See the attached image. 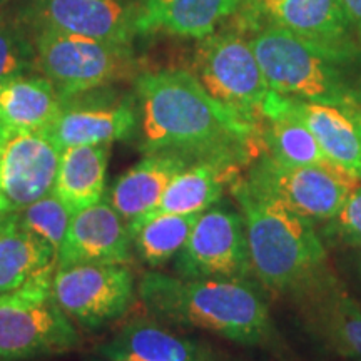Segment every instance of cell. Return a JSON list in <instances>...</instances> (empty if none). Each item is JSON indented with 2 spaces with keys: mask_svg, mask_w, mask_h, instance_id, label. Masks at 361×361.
<instances>
[{
  "mask_svg": "<svg viewBox=\"0 0 361 361\" xmlns=\"http://www.w3.org/2000/svg\"><path fill=\"white\" fill-rule=\"evenodd\" d=\"M135 141L144 154H176L243 171L263 154L261 123L214 99L192 72L162 69L134 78Z\"/></svg>",
  "mask_w": 361,
  "mask_h": 361,
  "instance_id": "6da1fadb",
  "label": "cell"
},
{
  "mask_svg": "<svg viewBox=\"0 0 361 361\" xmlns=\"http://www.w3.org/2000/svg\"><path fill=\"white\" fill-rule=\"evenodd\" d=\"M137 296L157 322L204 329L246 346L268 345L273 319L268 303L251 279H184L149 271Z\"/></svg>",
  "mask_w": 361,
  "mask_h": 361,
  "instance_id": "7a4b0ae2",
  "label": "cell"
},
{
  "mask_svg": "<svg viewBox=\"0 0 361 361\" xmlns=\"http://www.w3.org/2000/svg\"><path fill=\"white\" fill-rule=\"evenodd\" d=\"M246 224L252 276L274 296L293 291L328 266L318 226L247 186L243 174L229 184Z\"/></svg>",
  "mask_w": 361,
  "mask_h": 361,
  "instance_id": "3957f363",
  "label": "cell"
},
{
  "mask_svg": "<svg viewBox=\"0 0 361 361\" xmlns=\"http://www.w3.org/2000/svg\"><path fill=\"white\" fill-rule=\"evenodd\" d=\"M271 90L310 102L361 106V49L333 47L269 27L246 32Z\"/></svg>",
  "mask_w": 361,
  "mask_h": 361,
  "instance_id": "277c9868",
  "label": "cell"
},
{
  "mask_svg": "<svg viewBox=\"0 0 361 361\" xmlns=\"http://www.w3.org/2000/svg\"><path fill=\"white\" fill-rule=\"evenodd\" d=\"M54 271L0 295V361L67 355L80 346L75 323L52 293Z\"/></svg>",
  "mask_w": 361,
  "mask_h": 361,
  "instance_id": "5b68a950",
  "label": "cell"
},
{
  "mask_svg": "<svg viewBox=\"0 0 361 361\" xmlns=\"http://www.w3.org/2000/svg\"><path fill=\"white\" fill-rule=\"evenodd\" d=\"M32 32L37 72L62 99L112 85L134 72V47L84 35L35 29Z\"/></svg>",
  "mask_w": 361,
  "mask_h": 361,
  "instance_id": "8992f818",
  "label": "cell"
},
{
  "mask_svg": "<svg viewBox=\"0 0 361 361\" xmlns=\"http://www.w3.org/2000/svg\"><path fill=\"white\" fill-rule=\"evenodd\" d=\"M243 178L255 192L278 201L316 226L331 219L361 186V179L335 164H283L264 152L247 166Z\"/></svg>",
  "mask_w": 361,
  "mask_h": 361,
  "instance_id": "52a82bcc",
  "label": "cell"
},
{
  "mask_svg": "<svg viewBox=\"0 0 361 361\" xmlns=\"http://www.w3.org/2000/svg\"><path fill=\"white\" fill-rule=\"evenodd\" d=\"M192 72L204 89L224 106L261 123L271 90L251 40L236 25L200 39Z\"/></svg>",
  "mask_w": 361,
  "mask_h": 361,
  "instance_id": "ba28073f",
  "label": "cell"
},
{
  "mask_svg": "<svg viewBox=\"0 0 361 361\" xmlns=\"http://www.w3.org/2000/svg\"><path fill=\"white\" fill-rule=\"evenodd\" d=\"M174 273L184 279L255 278L243 214L218 204L202 211L176 255Z\"/></svg>",
  "mask_w": 361,
  "mask_h": 361,
  "instance_id": "9c48e42d",
  "label": "cell"
},
{
  "mask_svg": "<svg viewBox=\"0 0 361 361\" xmlns=\"http://www.w3.org/2000/svg\"><path fill=\"white\" fill-rule=\"evenodd\" d=\"M59 306L80 328L97 331L123 318L137 286L128 264H72L52 274Z\"/></svg>",
  "mask_w": 361,
  "mask_h": 361,
  "instance_id": "30bf717a",
  "label": "cell"
},
{
  "mask_svg": "<svg viewBox=\"0 0 361 361\" xmlns=\"http://www.w3.org/2000/svg\"><path fill=\"white\" fill-rule=\"evenodd\" d=\"M310 338L346 361H361V303L329 266L290 296Z\"/></svg>",
  "mask_w": 361,
  "mask_h": 361,
  "instance_id": "8fae6325",
  "label": "cell"
},
{
  "mask_svg": "<svg viewBox=\"0 0 361 361\" xmlns=\"http://www.w3.org/2000/svg\"><path fill=\"white\" fill-rule=\"evenodd\" d=\"M137 101L116 84L90 89L62 99L56 119L45 129L61 149L114 144L134 139L137 130Z\"/></svg>",
  "mask_w": 361,
  "mask_h": 361,
  "instance_id": "7c38bea8",
  "label": "cell"
},
{
  "mask_svg": "<svg viewBox=\"0 0 361 361\" xmlns=\"http://www.w3.org/2000/svg\"><path fill=\"white\" fill-rule=\"evenodd\" d=\"M16 16L29 30L51 29L129 47L139 37L137 0H22Z\"/></svg>",
  "mask_w": 361,
  "mask_h": 361,
  "instance_id": "4fadbf2b",
  "label": "cell"
},
{
  "mask_svg": "<svg viewBox=\"0 0 361 361\" xmlns=\"http://www.w3.org/2000/svg\"><path fill=\"white\" fill-rule=\"evenodd\" d=\"M236 27L284 30L333 47H355V32L341 0H241Z\"/></svg>",
  "mask_w": 361,
  "mask_h": 361,
  "instance_id": "5bb4252c",
  "label": "cell"
},
{
  "mask_svg": "<svg viewBox=\"0 0 361 361\" xmlns=\"http://www.w3.org/2000/svg\"><path fill=\"white\" fill-rule=\"evenodd\" d=\"M62 149L42 130H13L0 152V189L12 211L54 192Z\"/></svg>",
  "mask_w": 361,
  "mask_h": 361,
  "instance_id": "9a60e30c",
  "label": "cell"
},
{
  "mask_svg": "<svg viewBox=\"0 0 361 361\" xmlns=\"http://www.w3.org/2000/svg\"><path fill=\"white\" fill-rule=\"evenodd\" d=\"M133 238L128 223L106 197L72 216L57 252V268L72 264H129Z\"/></svg>",
  "mask_w": 361,
  "mask_h": 361,
  "instance_id": "2e32d148",
  "label": "cell"
},
{
  "mask_svg": "<svg viewBox=\"0 0 361 361\" xmlns=\"http://www.w3.org/2000/svg\"><path fill=\"white\" fill-rule=\"evenodd\" d=\"M281 102L308 126L333 164L361 179V106L310 102L286 96H281Z\"/></svg>",
  "mask_w": 361,
  "mask_h": 361,
  "instance_id": "e0dca14e",
  "label": "cell"
},
{
  "mask_svg": "<svg viewBox=\"0 0 361 361\" xmlns=\"http://www.w3.org/2000/svg\"><path fill=\"white\" fill-rule=\"evenodd\" d=\"M241 0H137L139 35L204 39L236 16Z\"/></svg>",
  "mask_w": 361,
  "mask_h": 361,
  "instance_id": "ac0fdd59",
  "label": "cell"
},
{
  "mask_svg": "<svg viewBox=\"0 0 361 361\" xmlns=\"http://www.w3.org/2000/svg\"><path fill=\"white\" fill-rule=\"evenodd\" d=\"M191 162L176 154H144L137 164L114 180L106 197L128 226L159 204L169 183Z\"/></svg>",
  "mask_w": 361,
  "mask_h": 361,
  "instance_id": "d6986e66",
  "label": "cell"
},
{
  "mask_svg": "<svg viewBox=\"0 0 361 361\" xmlns=\"http://www.w3.org/2000/svg\"><path fill=\"white\" fill-rule=\"evenodd\" d=\"M97 351L107 361H206L196 343L146 318L126 323Z\"/></svg>",
  "mask_w": 361,
  "mask_h": 361,
  "instance_id": "ffe728a7",
  "label": "cell"
},
{
  "mask_svg": "<svg viewBox=\"0 0 361 361\" xmlns=\"http://www.w3.org/2000/svg\"><path fill=\"white\" fill-rule=\"evenodd\" d=\"M57 252L22 224L16 211L0 218V295L56 271Z\"/></svg>",
  "mask_w": 361,
  "mask_h": 361,
  "instance_id": "44dd1931",
  "label": "cell"
},
{
  "mask_svg": "<svg viewBox=\"0 0 361 361\" xmlns=\"http://www.w3.org/2000/svg\"><path fill=\"white\" fill-rule=\"evenodd\" d=\"M111 144L62 149L54 194L72 214L106 196V174Z\"/></svg>",
  "mask_w": 361,
  "mask_h": 361,
  "instance_id": "7402d4cb",
  "label": "cell"
},
{
  "mask_svg": "<svg viewBox=\"0 0 361 361\" xmlns=\"http://www.w3.org/2000/svg\"><path fill=\"white\" fill-rule=\"evenodd\" d=\"M263 152L283 164H333L308 126L283 106L281 96L271 92L261 111Z\"/></svg>",
  "mask_w": 361,
  "mask_h": 361,
  "instance_id": "603a6c76",
  "label": "cell"
},
{
  "mask_svg": "<svg viewBox=\"0 0 361 361\" xmlns=\"http://www.w3.org/2000/svg\"><path fill=\"white\" fill-rule=\"evenodd\" d=\"M239 176L241 171L213 162H192L171 180L159 204L137 221L157 214H201L202 211L218 204L226 184H231Z\"/></svg>",
  "mask_w": 361,
  "mask_h": 361,
  "instance_id": "cb8c5ba5",
  "label": "cell"
},
{
  "mask_svg": "<svg viewBox=\"0 0 361 361\" xmlns=\"http://www.w3.org/2000/svg\"><path fill=\"white\" fill-rule=\"evenodd\" d=\"M61 104V94L39 72L0 82V121L12 130L47 129Z\"/></svg>",
  "mask_w": 361,
  "mask_h": 361,
  "instance_id": "d4e9b609",
  "label": "cell"
},
{
  "mask_svg": "<svg viewBox=\"0 0 361 361\" xmlns=\"http://www.w3.org/2000/svg\"><path fill=\"white\" fill-rule=\"evenodd\" d=\"M200 214H157L129 226L133 250L144 264L159 268L176 258Z\"/></svg>",
  "mask_w": 361,
  "mask_h": 361,
  "instance_id": "484cf974",
  "label": "cell"
},
{
  "mask_svg": "<svg viewBox=\"0 0 361 361\" xmlns=\"http://www.w3.org/2000/svg\"><path fill=\"white\" fill-rule=\"evenodd\" d=\"M37 72L32 32L17 16L0 13V82Z\"/></svg>",
  "mask_w": 361,
  "mask_h": 361,
  "instance_id": "4316f807",
  "label": "cell"
},
{
  "mask_svg": "<svg viewBox=\"0 0 361 361\" xmlns=\"http://www.w3.org/2000/svg\"><path fill=\"white\" fill-rule=\"evenodd\" d=\"M16 213L25 228L51 245L56 252L61 250L74 216L54 192Z\"/></svg>",
  "mask_w": 361,
  "mask_h": 361,
  "instance_id": "83f0119b",
  "label": "cell"
},
{
  "mask_svg": "<svg viewBox=\"0 0 361 361\" xmlns=\"http://www.w3.org/2000/svg\"><path fill=\"white\" fill-rule=\"evenodd\" d=\"M324 246L333 250H361V186L350 194L338 213L318 226Z\"/></svg>",
  "mask_w": 361,
  "mask_h": 361,
  "instance_id": "f1b7e54d",
  "label": "cell"
},
{
  "mask_svg": "<svg viewBox=\"0 0 361 361\" xmlns=\"http://www.w3.org/2000/svg\"><path fill=\"white\" fill-rule=\"evenodd\" d=\"M353 32L361 42V0H341Z\"/></svg>",
  "mask_w": 361,
  "mask_h": 361,
  "instance_id": "f546056e",
  "label": "cell"
},
{
  "mask_svg": "<svg viewBox=\"0 0 361 361\" xmlns=\"http://www.w3.org/2000/svg\"><path fill=\"white\" fill-rule=\"evenodd\" d=\"M13 133L12 129H8L6 124L2 123V121H0V152H2V149H4V146H6V142H7V139L11 137V134Z\"/></svg>",
  "mask_w": 361,
  "mask_h": 361,
  "instance_id": "4dcf8cb0",
  "label": "cell"
},
{
  "mask_svg": "<svg viewBox=\"0 0 361 361\" xmlns=\"http://www.w3.org/2000/svg\"><path fill=\"white\" fill-rule=\"evenodd\" d=\"M351 252H353V269H355V274H356V278H358V281L361 283V250L351 251Z\"/></svg>",
  "mask_w": 361,
  "mask_h": 361,
  "instance_id": "1f68e13d",
  "label": "cell"
},
{
  "mask_svg": "<svg viewBox=\"0 0 361 361\" xmlns=\"http://www.w3.org/2000/svg\"><path fill=\"white\" fill-rule=\"evenodd\" d=\"M8 213H12V207L6 200V196H4L2 189H0V218H4V216H7Z\"/></svg>",
  "mask_w": 361,
  "mask_h": 361,
  "instance_id": "d6a6232c",
  "label": "cell"
},
{
  "mask_svg": "<svg viewBox=\"0 0 361 361\" xmlns=\"http://www.w3.org/2000/svg\"><path fill=\"white\" fill-rule=\"evenodd\" d=\"M6 2H7V0H0V7H2Z\"/></svg>",
  "mask_w": 361,
  "mask_h": 361,
  "instance_id": "836d02e7",
  "label": "cell"
}]
</instances>
